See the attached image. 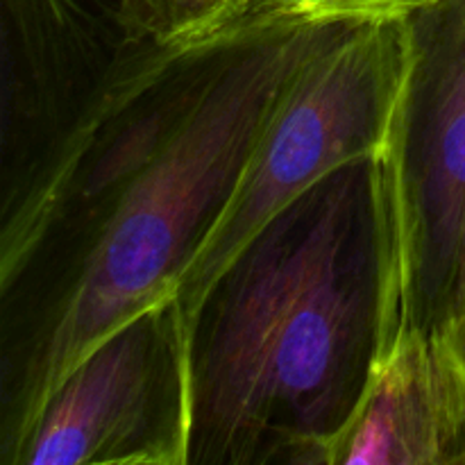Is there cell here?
<instances>
[{"instance_id":"6da1fadb","label":"cell","mask_w":465,"mask_h":465,"mask_svg":"<svg viewBox=\"0 0 465 465\" xmlns=\"http://www.w3.org/2000/svg\"><path fill=\"white\" fill-rule=\"evenodd\" d=\"M331 25H241L177 64L100 130L39 245H62L59 268L7 377L5 465H16L48 400L82 359L177 298L186 263L291 73Z\"/></svg>"},{"instance_id":"7a4b0ae2","label":"cell","mask_w":465,"mask_h":465,"mask_svg":"<svg viewBox=\"0 0 465 465\" xmlns=\"http://www.w3.org/2000/svg\"><path fill=\"white\" fill-rule=\"evenodd\" d=\"M380 195L345 166L277 216L223 275L193 336L189 463L321 465L380 336Z\"/></svg>"},{"instance_id":"3957f363","label":"cell","mask_w":465,"mask_h":465,"mask_svg":"<svg viewBox=\"0 0 465 465\" xmlns=\"http://www.w3.org/2000/svg\"><path fill=\"white\" fill-rule=\"evenodd\" d=\"M404 23L407 73L371 159L384 234L377 348L420 327L465 359V0Z\"/></svg>"},{"instance_id":"277c9868","label":"cell","mask_w":465,"mask_h":465,"mask_svg":"<svg viewBox=\"0 0 465 465\" xmlns=\"http://www.w3.org/2000/svg\"><path fill=\"white\" fill-rule=\"evenodd\" d=\"M407 23H334L298 64L254 139L177 291L195 336L200 313L236 259L304 193L381 153L407 73Z\"/></svg>"},{"instance_id":"5b68a950","label":"cell","mask_w":465,"mask_h":465,"mask_svg":"<svg viewBox=\"0 0 465 465\" xmlns=\"http://www.w3.org/2000/svg\"><path fill=\"white\" fill-rule=\"evenodd\" d=\"M191 430L193 339L175 298L73 368L16 465H189Z\"/></svg>"},{"instance_id":"8992f818","label":"cell","mask_w":465,"mask_h":465,"mask_svg":"<svg viewBox=\"0 0 465 465\" xmlns=\"http://www.w3.org/2000/svg\"><path fill=\"white\" fill-rule=\"evenodd\" d=\"M465 465V359L448 339L402 327L375 350L352 413L321 465Z\"/></svg>"},{"instance_id":"52a82bcc","label":"cell","mask_w":465,"mask_h":465,"mask_svg":"<svg viewBox=\"0 0 465 465\" xmlns=\"http://www.w3.org/2000/svg\"><path fill=\"white\" fill-rule=\"evenodd\" d=\"M248 9L250 0H121L118 5L130 39L184 50L227 39Z\"/></svg>"},{"instance_id":"ba28073f","label":"cell","mask_w":465,"mask_h":465,"mask_svg":"<svg viewBox=\"0 0 465 465\" xmlns=\"http://www.w3.org/2000/svg\"><path fill=\"white\" fill-rule=\"evenodd\" d=\"M448 0H289L259 25L272 23H386L404 21Z\"/></svg>"},{"instance_id":"9c48e42d","label":"cell","mask_w":465,"mask_h":465,"mask_svg":"<svg viewBox=\"0 0 465 465\" xmlns=\"http://www.w3.org/2000/svg\"><path fill=\"white\" fill-rule=\"evenodd\" d=\"M289 3V0H250L248 16L243 18L241 25H259V23L266 21L275 9H280L282 5Z\"/></svg>"}]
</instances>
